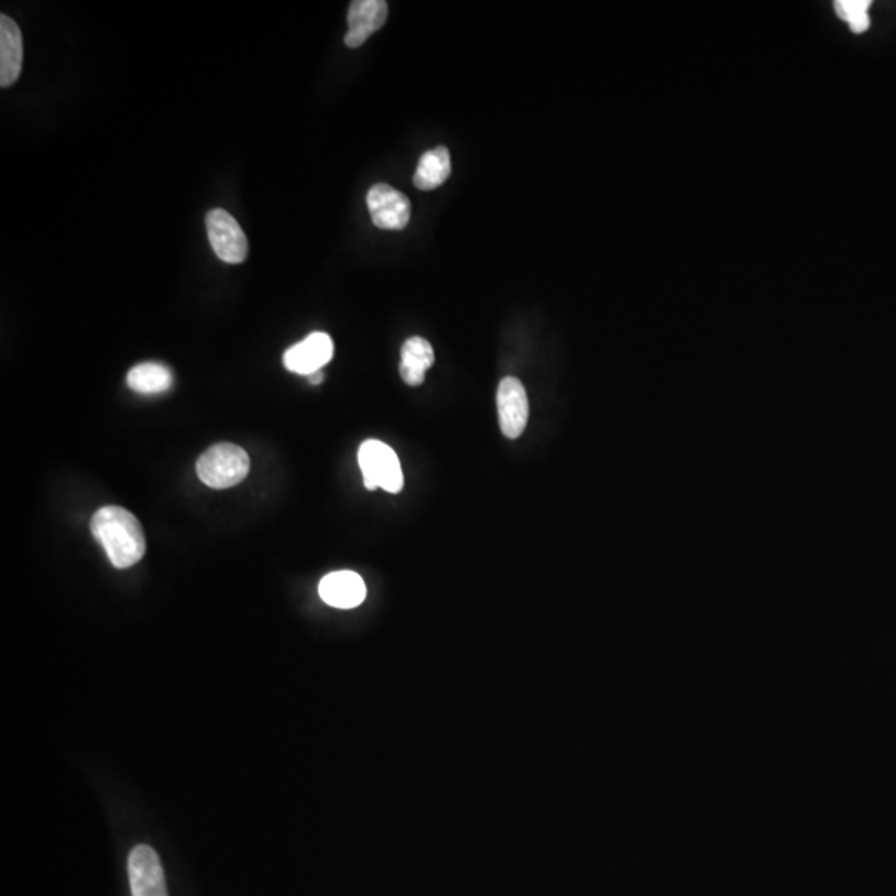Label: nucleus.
I'll use <instances>...</instances> for the list:
<instances>
[{
	"label": "nucleus",
	"instance_id": "nucleus-1",
	"mask_svg": "<svg viewBox=\"0 0 896 896\" xmlns=\"http://www.w3.org/2000/svg\"><path fill=\"white\" fill-rule=\"evenodd\" d=\"M90 528L95 539L107 551L111 565L119 570L133 567L145 556V533L129 510L105 506L95 513Z\"/></svg>",
	"mask_w": 896,
	"mask_h": 896
},
{
	"label": "nucleus",
	"instance_id": "nucleus-2",
	"mask_svg": "<svg viewBox=\"0 0 896 896\" xmlns=\"http://www.w3.org/2000/svg\"><path fill=\"white\" fill-rule=\"evenodd\" d=\"M196 473L209 489H231L250 473V456L240 445L216 444L199 457Z\"/></svg>",
	"mask_w": 896,
	"mask_h": 896
},
{
	"label": "nucleus",
	"instance_id": "nucleus-3",
	"mask_svg": "<svg viewBox=\"0 0 896 896\" xmlns=\"http://www.w3.org/2000/svg\"><path fill=\"white\" fill-rule=\"evenodd\" d=\"M358 459L369 492L382 489L389 493H398L404 489L401 462L389 445L379 440H365L359 448Z\"/></svg>",
	"mask_w": 896,
	"mask_h": 896
},
{
	"label": "nucleus",
	"instance_id": "nucleus-4",
	"mask_svg": "<svg viewBox=\"0 0 896 896\" xmlns=\"http://www.w3.org/2000/svg\"><path fill=\"white\" fill-rule=\"evenodd\" d=\"M209 243L219 260L240 264L248 258V238L237 219L225 209H212L206 216Z\"/></svg>",
	"mask_w": 896,
	"mask_h": 896
},
{
	"label": "nucleus",
	"instance_id": "nucleus-5",
	"mask_svg": "<svg viewBox=\"0 0 896 896\" xmlns=\"http://www.w3.org/2000/svg\"><path fill=\"white\" fill-rule=\"evenodd\" d=\"M368 208L372 222L381 230L401 231L411 221V199L385 183L369 189Z\"/></svg>",
	"mask_w": 896,
	"mask_h": 896
},
{
	"label": "nucleus",
	"instance_id": "nucleus-6",
	"mask_svg": "<svg viewBox=\"0 0 896 896\" xmlns=\"http://www.w3.org/2000/svg\"><path fill=\"white\" fill-rule=\"evenodd\" d=\"M500 428L506 438H518L525 431L529 417L528 395L516 378H505L496 392Z\"/></svg>",
	"mask_w": 896,
	"mask_h": 896
},
{
	"label": "nucleus",
	"instance_id": "nucleus-7",
	"mask_svg": "<svg viewBox=\"0 0 896 896\" xmlns=\"http://www.w3.org/2000/svg\"><path fill=\"white\" fill-rule=\"evenodd\" d=\"M129 873L133 896H168L162 862L152 846L139 845L132 850Z\"/></svg>",
	"mask_w": 896,
	"mask_h": 896
},
{
	"label": "nucleus",
	"instance_id": "nucleus-8",
	"mask_svg": "<svg viewBox=\"0 0 896 896\" xmlns=\"http://www.w3.org/2000/svg\"><path fill=\"white\" fill-rule=\"evenodd\" d=\"M334 356V345L326 332H313L299 345L284 352V368L294 374L313 375L329 364Z\"/></svg>",
	"mask_w": 896,
	"mask_h": 896
},
{
	"label": "nucleus",
	"instance_id": "nucleus-9",
	"mask_svg": "<svg viewBox=\"0 0 896 896\" xmlns=\"http://www.w3.org/2000/svg\"><path fill=\"white\" fill-rule=\"evenodd\" d=\"M389 6L385 0H356L349 8V32L346 34V45L349 48H359L368 42L375 32L384 28L387 21Z\"/></svg>",
	"mask_w": 896,
	"mask_h": 896
},
{
	"label": "nucleus",
	"instance_id": "nucleus-10",
	"mask_svg": "<svg viewBox=\"0 0 896 896\" xmlns=\"http://www.w3.org/2000/svg\"><path fill=\"white\" fill-rule=\"evenodd\" d=\"M319 594L329 607L352 610L365 600L368 588L354 571H334L320 581Z\"/></svg>",
	"mask_w": 896,
	"mask_h": 896
},
{
	"label": "nucleus",
	"instance_id": "nucleus-11",
	"mask_svg": "<svg viewBox=\"0 0 896 896\" xmlns=\"http://www.w3.org/2000/svg\"><path fill=\"white\" fill-rule=\"evenodd\" d=\"M24 41L15 21L0 15V87H11L21 77Z\"/></svg>",
	"mask_w": 896,
	"mask_h": 896
},
{
	"label": "nucleus",
	"instance_id": "nucleus-12",
	"mask_svg": "<svg viewBox=\"0 0 896 896\" xmlns=\"http://www.w3.org/2000/svg\"><path fill=\"white\" fill-rule=\"evenodd\" d=\"M402 381L411 387L424 384L425 372L434 365L435 354L430 342L424 338H411L404 342L401 351Z\"/></svg>",
	"mask_w": 896,
	"mask_h": 896
},
{
	"label": "nucleus",
	"instance_id": "nucleus-13",
	"mask_svg": "<svg viewBox=\"0 0 896 896\" xmlns=\"http://www.w3.org/2000/svg\"><path fill=\"white\" fill-rule=\"evenodd\" d=\"M450 172H452L450 153L445 146H437L422 156L414 175V185L420 192H431L447 182Z\"/></svg>",
	"mask_w": 896,
	"mask_h": 896
},
{
	"label": "nucleus",
	"instance_id": "nucleus-14",
	"mask_svg": "<svg viewBox=\"0 0 896 896\" xmlns=\"http://www.w3.org/2000/svg\"><path fill=\"white\" fill-rule=\"evenodd\" d=\"M127 384L139 394H162L172 387L173 374L165 365L146 362L129 372Z\"/></svg>",
	"mask_w": 896,
	"mask_h": 896
},
{
	"label": "nucleus",
	"instance_id": "nucleus-15",
	"mask_svg": "<svg viewBox=\"0 0 896 896\" xmlns=\"http://www.w3.org/2000/svg\"><path fill=\"white\" fill-rule=\"evenodd\" d=\"M870 0H840L835 2V12L853 34H863L870 28Z\"/></svg>",
	"mask_w": 896,
	"mask_h": 896
},
{
	"label": "nucleus",
	"instance_id": "nucleus-16",
	"mask_svg": "<svg viewBox=\"0 0 896 896\" xmlns=\"http://www.w3.org/2000/svg\"><path fill=\"white\" fill-rule=\"evenodd\" d=\"M323 372H316V374L309 375V382L313 385H319L323 382Z\"/></svg>",
	"mask_w": 896,
	"mask_h": 896
}]
</instances>
